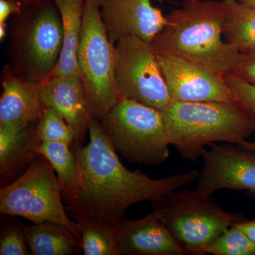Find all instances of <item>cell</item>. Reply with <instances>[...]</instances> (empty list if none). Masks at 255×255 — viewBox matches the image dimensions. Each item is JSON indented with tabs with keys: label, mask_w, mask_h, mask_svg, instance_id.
<instances>
[{
	"label": "cell",
	"mask_w": 255,
	"mask_h": 255,
	"mask_svg": "<svg viewBox=\"0 0 255 255\" xmlns=\"http://www.w3.org/2000/svg\"><path fill=\"white\" fill-rule=\"evenodd\" d=\"M242 2L255 9V0H241Z\"/></svg>",
	"instance_id": "cell-30"
},
{
	"label": "cell",
	"mask_w": 255,
	"mask_h": 255,
	"mask_svg": "<svg viewBox=\"0 0 255 255\" xmlns=\"http://www.w3.org/2000/svg\"><path fill=\"white\" fill-rule=\"evenodd\" d=\"M231 74L255 86V54L243 55L237 68Z\"/></svg>",
	"instance_id": "cell-26"
},
{
	"label": "cell",
	"mask_w": 255,
	"mask_h": 255,
	"mask_svg": "<svg viewBox=\"0 0 255 255\" xmlns=\"http://www.w3.org/2000/svg\"><path fill=\"white\" fill-rule=\"evenodd\" d=\"M23 4L16 0H0V38L2 41L6 34V21L11 15L17 14Z\"/></svg>",
	"instance_id": "cell-27"
},
{
	"label": "cell",
	"mask_w": 255,
	"mask_h": 255,
	"mask_svg": "<svg viewBox=\"0 0 255 255\" xmlns=\"http://www.w3.org/2000/svg\"><path fill=\"white\" fill-rule=\"evenodd\" d=\"M203 152L196 189L211 196L221 189L246 190L255 198V151L213 143Z\"/></svg>",
	"instance_id": "cell-10"
},
{
	"label": "cell",
	"mask_w": 255,
	"mask_h": 255,
	"mask_svg": "<svg viewBox=\"0 0 255 255\" xmlns=\"http://www.w3.org/2000/svg\"><path fill=\"white\" fill-rule=\"evenodd\" d=\"M119 249L122 255H187L155 211L138 221H122Z\"/></svg>",
	"instance_id": "cell-14"
},
{
	"label": "cell",
	"mask_w": 255,
	"mask_h": 255,
	"mask_svg": "<svg viewBox=\"0 0 255 255\" xmlns=\"http://www.w3.org/2000/svg\"><path fill=\"white\" fill-rule=\"evenodd\" d=\"M77 59L92 114L100 119L121 99L115 79V45L107 36L98 0H85Z\"/></svg>",
	"instance_id": "cell-7"
},
{
	"label": "cell",
	"mask_w": 255,
	"mask_h": 255,
	"mask_svg": "<svg viewBox=\"0 0 255 255\" xmlns=\"http://www.w3.org/2000/svg\"><path fill=\"white\" fill-rule=\"evenodd\" d=\"M226 16L223 36L243 55L255 54V9L236 0H223Z\"/></svg>",
	"instance_id": "cell-20"
},
{
	"label": "cell",
	"mask_w": 255,
	"mask_h": 255,
	"mask_svg": "<svg viewBox=\"0 0 255 255\" xmlns=\"http://www.w3.org/2000/svg\"><path fill=\"white\" fill-rule=\"evenodd\" d=\"M3 223L0 233V255H28L31 254L24 225L11 216Z\"/></svg>",
	"instance_id": "cell-24"
},
{
	"label": "cell",
	"mask_w": 255,
	"mask_h": 255,
	"mask_svg": "<svg viewBox=\"0 0 255 255\" xmlns=\"http://www.w3.org/2000/svg\"><path fill=\"white\" fill-rule=\"evenodd\" d=\"M101 16L112 44L135 36L150 43L167 23L150 0H98Z\"/></svg>",
	"instance_id": "cell-12"
},
{
	"label": "cell",
	"mask_w": 255,
	"mask_h": 255,
	"mask_svg": "<svg viewBox=\"0 0 255 255\" xmlns=\"http://www.w3.org/2000/svg\"><path fill=\"white\" fill-rule=\"evenodd\" d=\"M115 79L121 100L162 111L172 102L150 43L135 36L115 44Z\"/></svg>",
	"instance_id": "cell-9"
},
{
	"label": "cell",
	"mask_w": 255,
	"mask_h": 255,
	"mask_svg": "<svg viewBox=\"0 0 255 255\" xmlns=\"http://www.w3.org/2000/svg\"><path fill=\"white\" fill-rule=\"evenodd\" d=\"M28 247L33 255H73L82 253L81 242L63 225L46 221L25 226Z\"/></svg>",
	"instance_id": "cell-18"
},
{
	"label": "cell",
	"mask_w": 255,
	"mask_h": 255,
	"mask_svg": "<svg viewBox=\"0 0 255 255\" xmlns=\"http://www.w3.org/2000/svg\"><path fill=\"white\" fill-rule=\"evenodd\" d=\"M88 132V145L74 142L70 145L78 164L79 181L75 197L64 202L68 214L121 223L130 206L141 201L156 202L192 184L199 177L195 169L157 179L140 170H128L95 117Z\"/></svg>",
	"instance_id": "cell-1"
},
{
	"label": "cell",
	"mask_w": 255,
	"mask_h": 255,
	"mask_svg": "<svg viewBox=\"0 0 255 255\" xmlns=\"http://www.w3.org/2000/svg\"><path fill=\"white\" fill-rule=\"evenodd\" d=\"M36 132L38 140L43 142H63L71 145L75 141L73 129L59 111L53 107H43L37 123Z\"/></svg>",
	"instance_id": "cell-22"
},
{
	"label": "cell",
	"mask_w": 255,
	"mask_h": 255,
	"mask_svg": "<svg viewBox=\"0 0 255 255\" xmlns=\"http://www.w3.org/2000/svg\"><path fill=\"white\" fill-rule=\"evenodd\" d=\"M1 82L0 127H27L37 123L43 110L42 84L20 80L7 65L3 68Z\"/></svg>",
	"instance_id": "cell-15"
},
{
	"label": "cell",
	"mask_w": 255,
	"mask_h": 255,
	"mask_svg": "<svg viewBox=\"0 0 255 255\" xmlns=\"http://www.w3.org/2000/svg\"><path fill=\"white\" fill-rule=\"evenodd\" d=\"M59 10L63 30V46L53 75H80L77 59L83 23L85 0H53Z\"/></svg>",
	"instance_id": "cell-17"
},
{
	"label": "cell",
	"mask_w": 255,
	"mask_h": 255,
	"mask_svg": "<svg viewBox=\"0 0 255 255\" xmlns=\"http://www.w3.org/2000/svg\"><path fill=\"white\" fill-rule=\"evenodd\" d=\"M236 103L249 115L255 124V86L228 73L224 76Z\"/></svg>",
	"instance_id": "cell-25"
},
{
	"label": "cell",
	"mask_w": 255,
	"mask_h": 255,
	"mask_svg": "<svg viewBox=\"0 0 255 255\" xmlns=\"http://www.w3.org/2000/svg\"><path fill=\"white\" fill-rule=\"evenodd\" d=\"M153 211L187 255H206L207 247L226 230L246 219L225 211L214 198L196 189L173 191L154 202Z\"/></svg>",
	"instance_id": "cell-6"
},
{
	"label": "cell",
	"mask_w": 255,
	"mask_h": 255,
	"mask_svg": "<svg viewBox=\"0 0 255 255\" xmlns=\"http://www.w3.org/2000/svg\"><path fill=\"white\" fill-rule=\"evenodd\" d=\"M75 219L81 235L85 255H119L121 223L110 220L92 219L84 215L69 214Z\"/></svg>",
	"instance_id": "cell-19"
},
{
	"label": "cell",
	"mask_w": 255,
	"mask_h": 255,
	"mask_svg": "<svg viewBox=\"0 0 255 255\" xmlns=\"http://www.w3.org/2000/svg\"><path fill=\"white\" fill-rule=\"evenodd\" d=\"M226 8L223 1L185 0L166 16L163 30L150 42L155 53L179 55L224 77L235 71L243 57L223 40Z\"/></svg>",
	"instance_id": "cell-2"
},
{
	"label": "cell",
	"mask_w": 255,
	"mask_h": 255,
	"mask_svg": "<svg viewBox=\"0 0 255 255\" xmlns=\"http://www.w3.org/2000/svg\"><path fill=\"white\" fill-rule=\"evenodd\" d=\"M63 46L59 10L53 0L23 5L12 15L7 66L23 81L43 84L53 75Z\"/></svg>",
	"instance_id": "cell-4"
},
{
	"label": "cell",
	"mask_w": 255,
	"mask_h": 255,
	"mask_svg": "<svg viewBox=\"0 0 255 255\" xmlns=\"http://www.w3.org/2000/svg\"><path fill=\"white\" fill-rule=\"evenodd\" d=\"M238 145L241 146L242 147H244V148L248 149V150L255 151V141H248V140H246V141L242 142V143Z\"/></svg>",
	"instance_id": "cell-29"
},
{
	"label": "cell",
	"mask_w": 255,
	"mask_h": 255,
	"mask_svg": "<svg viewBox=\"0 0 255 255\" xmlns=\"http://www.w3.org/2000/svg\"><path fill=\"white\" fill-rule=\"evenodd\" d=\"M49 161L40 155L17 179L0 189V213L33 223L50 221L68 228L81 242L63 204L62 189Z\"/></svg>",
	"instance_id": "cell-8"
},
{
	"label": "cell",
	"mask_w": 255,
	"mask_h": 255,
	"mask_svg": "<svg viewBox=\"0 0 255 255\" xmlns=\"http://www.w3.org/2000/svg\"><path fill=\"white\" fill-rule=\"evenodd\" d=\"M41 100L43 107L59 111L75 131V142L82 145L94 116L80 75H51L42 84Z\"/></svg>",
	"instance_id": "cell-13"
},
{
	"label": "cell",
	"mask_w": 255,
	"mask_h": 255,
	"mask_svg": "<svg viewBox=\"0 0 255 255\" xmlns=\"http://www.w3.org/2000/svg\"><path fill=\"white\" fill-rule=\"evenodd\" d=\"M18 2L21 3L23 5L31 4V3L36 2V1H40V0H16Z\"/></svg>",
	"instance_id": "cell-31"
},
{
	"label": "cell",
	"mask_w": 255,
	"mask_h": 255,
	"mask_svg": "<svg viewBox=\"0 0 255 255\" xmlns=\"http://www.w3.org/2000/svg\"><path fill=\"white\" fill-rule=\"evenodd\" d=\"M155 54L172 101L236 102L224 77L179 55Z\"/></svg>",
	"instance_id": "cell-11"
},
{
	"label": "cell",
	"mask_w": 255,
	"mask_h": 255,
	"mask_svg": "<svg viewBox=\"0 0 255 255\" xmlns=\"http://www.w3.org/2000/svg\"><path fill=\"white\" fill-rule=\"evenodd\" d=\"M38 123V122H37ZM37 123L27 127H0V184L8 185L22 175L35 159L41 144Z\"/></svg>",
	"instance_id": "cell-16"
},
{
	"label": "cell",
	"mask_w": 255,
	"mask_h": 255,
	"mask_svg": "<svg viewBox=\"0 0 255 255\" xmlns=\"http://www.w3.org/2000/svg\"><path fill=\"white\" fill-rule=\"evenodd\" d=\"M214 255H255V243L236 226L226 230L206 249Z\"/></svg>",
	"instance_id": "cell-23"
},
{
	"label": "cell",
	"mask_w": 255,
	"mask_h": 255,
	"mask_svg": "<svg viewBox=\"0 0 255 255\" xmlns=\"http://www.w3.org/2000/svg\"><path fill=\"white\" fill-rule=\"evenodd\" d=\"M98 121L114 150L129 162L158 165L169 158L170 138L161 111L122 99Z\"/></svg>",
	"instance_id": "cell-5"
},
{
	"label": "cell",
	"mask_w": 255,
	"mask_h": 255,
	"mask_svg": "<svg viewBox=\"0 0 255 255\" xmlns=\"http://www.w3.org/2000/svg\"><path fill=\"white\" fill-rule=\"evenodd\" d=\"M235 226L243 231L253 243H255V219H246Z\"/></svg>",
	"instance_id": "cell-28"
},
{
	"label": "cell",
	"mask_w": 255,
	"mask_h": 255,
	"mask_svg": "<svg viewBox=\"0 0 255 255\" xmlns=\"http://www.w3.org/2000/svg\"><path fill=\"white\" fill-rule=\"evenodd\" d=\"M36 151L49 161L56 172L63 202L72 200L78 190L79 172L70 146L63 142H43L39 144Z\"/></svg>",
	"instance_id": "cell-21"
},
{
	"label": "cell",
	"mask_w": 255,
	"mask_h": 255,
	"mask_svg": "<svg viewBox=\"0 0 255 255\" xmlns=\"http://www.w3.org/2000/svg\"><path fill=\"white\" fill-rule=\"evenodd\" d=\"M171 145L194 162L206 146L216 142L240 144L255 130V124L236 102L172 101L161 111Z\"/></svg>",
	"instance_id": "cell-3"
}]
</instances>
